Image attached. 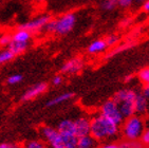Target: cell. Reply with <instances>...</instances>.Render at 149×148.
Here are the masks:
<instances>
[{
	"label": "cell",
	"mask_w": 149,
	"mask_h": 148,
	"mask_svg": "<svg viewBox=\"0 0 149 148\" xmlns=\"http://www.w3.org/2000/svg\"><path fill=\"white\" fill-rule=\"evenodd\" d=\"M90 135H92L97 142H108L118 137L120 132V125L103 117L102 114H96L90 119Z\"/></svg>",
	"instance_id": "obj_1"
},
{
	"label": "cell",
	"mask_w": 149,
	"mask_h": 148,
	"mask_svg": "<svg viewBox=\"0 0 149 148\" xmlns=\"http://www.w3.org/2000/svg\"><path fill=\"white\" fill-rule=\"evenodd\" d=\"M145 121L138 114L127 117L120 124V130L124 140L128 141H140L144 130H145Z\"/></svg>",
	"instance_id": "obj_2"
},
{
	"label": "cell",
	"mask_w": 149,
	"mask_h": 148,
	"mask_svg": "<svg viewBox=\"0 0 149 148\" xmlns=\"http://www.w3.org/2000/svg\"><path fill=\"white\" fill-rule=\"evenodd\" d=\"M76 23V15L74 13H66L58 18L51 19L45 27V31L49 34L67 35L73 30Z\"/></svg>",
	"instance_id": "obj_3"
},
{
	"label": "cell",
	"mask_w": 149,
	"mask_h": 148,
	"mask_svg": "<svg viewBox=\"0 0 149 148\" xmlns=\"http://www.w3.org/2000/svg\"><path fill=\"white\" fill-rule=\"evenodd\" d=\"M138 92L133 89H123L115 93L113 100L118 105V108L124 120L130 117L135 114L134 110V101Z\"/></svg>",
	"instance_id": "obj_4"
},
{
	"label": "cell",
	"mask_w": 149,
	"mask_h": 148,
	"mask_svg": "<svg viewBox=\"0 0 149 148\" xmlns=\"http://www.w3.org/2000/svg\"><path fill=\"white\" fill-rule=\"evenodd\" d=\"M100 114H102L103 117L111 120L112 122H114L115 124H118L120 126L124 122V117L122 115V113H120L118 105L115 103V101L113 98L106 101L102 105Z\"/></svg>",
	"instance_id": "obj_5"
},
{
	"label": "cell",
	"mask_w": 149,
	"mask_h": 148,
	"mask_svg": "<svg viewBox=\"0 0 149 148\" xmlns=\"http://www.w3.org/2000/svg\"><path fill=\"white\" fill-rule=\"evenodd\" d=\"M39 134L42 141L51 148H54L56 146L63 144L61 143V137L58 130L52 126H41L39 128Z\"/></svg>",
	"instance_id": "obj_6"
},
{
	"label": "cell",
	"mask_w": 149,
	"mask_h": 148,
	"mask_svg": "<svg viewBox=\"0 0 149 148\" xmlns=\"http://www.w3.org/2000/svg\"><path fill=\"white\" fill-rule=\"evenodd\" d=\"M51 19H52V17L50 15H48V14L41 15L39 17L34 18V19L28 21V22L22 23V24L19 26L18 28L26 30V31L31 32V33L32 32H37V31H40V30H42V29H45L46 24L49 22Z\"/></svg>",
	"instance_id": "obj_7"
},
{
	"label": "cell",
	"mask_w": 149,
	"mask_h": 148,
	"mask_svg": "<svg viewBox=\"0 0 149 148\" xmlns=\"http://www.w3.org/2000/svg\"><path fill=\"white\" fill-rule=\"evenodd\" d=\"M48 83L46 82H41V83H38L36 85L32 86L31 88H29L24 93L21 95V101L22 102H29L38 97L39 95L43 94L45 92L48 90Z\"/></svg>",
	"instance_id": "obj_8"
},
{
	"label": "cell",
	"mask_w": 149,
	"mask_h": 148,
	"mask_svg": "<svg viewBox=\"0 0 149 148\" xmlns=\"http://www.w3.org/2000/svg\"><path fill=\"white\" fill-rule=\"evenodd\" d=\"M90 125L91 121L87 117H79L76 120H74L75 126V135L77 138L85 137L90 134Z\"/></svg>",
	"instance_id": "obj_9"
},
{
	"label": "cell",
	"mask_w": 149,
	"mask_h": 148,
	"mask_svg": "<svg viewBox=\"0 0 149 148\" xmlns=\"http://www.w3.org/2000/svg\"><path fill=\"white\" fill-rule=\"evenodd\" d=\"M84 67V61L78 57L69 59L68 61L63 64L61 67V72L65 74H75L83 69Z\"/></svg>",
	"instance_id": "obj_10"
},
{
	"label": "cell",
	"mask_w": 149,
	"mask_h": 148,
	"mask_svg": "<svg viewBox=\"0 0 149 148\" xmlns=\"http://www.w3.org/2000/svg\"><path fill=\"white\" fill-rule=\"evenodd\" d=\"M148 108H149L148 100H147L146 97L144 96L142 93L136 94V97H135V101H134L135 114H138V115H143V114L147 113Z\"/></svg>",
	"instance_id": "obj_11"
},
{
	"label": "cell",
	"mask_w": 149,
	"mask_h": 148,
	"mask_svg": "<svg viewBox=\"0 0 149 148\" xmlns=\"http://www.w3.org/2000/svg\"><path fill=\"white\" fill-rule=\"evenodd\" d=\"M60 134H75V126L74 121L70 119L61 120L57 125V128Z\"/></svg>",
	"instance_id": "obj_12"
},
{
	"label": "cell",
	"mask_w": 149,
	"mask_h": 148,
	"mask_svg": "<svg viewBox=\"0 0 149 148\" xmlns=\"http://www.w3.org/2000/svg\"><path fill=\"white\" fill-rule=\"evenodd\" d=\"M100 142H97L94 138L88 134L85 137H80L77 140V146L76 148H98Z\"/></svg>",
	"instance_id": "obj_13"
},
{
	"label": "cell",
	"mask_w": 149,
	"mask_h": 148,
	"mask_svg": "<svg viewBox=\"0 0 149 148\" xmlns=\"http://www.w3.org/2000/svg\"><path fill=\"white\" fill-rule=\"evenodd\" d=\"M73 97H74V93L73 92H65V93H61L59 95H57V96L49 100L47 102L46 106L47 107H54V106L60 105L63 103H66L68 101L72 100Z\"/></svg>",
	"instance_id": "obj_14"
},
{
	"label": "cell",
	"mask_w": 149,
	"mask_h": 148,
	"mask_svg": "<svg viewBox=\"0 0 149 148\" xmlns=\"http://www.w3.org/2000/svg\"><path fill=\"white\" fill-rule=\"evenodd\" d=\"M12 35V41H17V43H29V41L32 38V33L26 30L18 28L16 31L13 32Z\"/></svg>",
	"instance_id": "obj_15"
},
{
	"label": "cell",
	"mask_w": 149,
	"mask_h": 148,
	"mask_svg": "<svg viewBox=\"0 0 149 148\" xmlns=\"http://www.w3.org/2000/svg\"><path fill=\"white\" fill-rule=\"evenodd\" d=\"M106 49L107 43L105 41V39H96L90 43L87 51H88L89 54H100V53L105 51Z\"/></svg>",
	"instance_id": "obj_16"
},
{
	"label": "cell",
	"mask_w": 149,
	"mask_h": 148,
	"mask_svg": "<svg viewBox=\"0 0 149 148\" xmlns=\"http://www.w3.org/2000/svg\"><path fill=\"white\" fill-rule=\"evenodd\" d=\"M28 48H29V43H17V41H11V43L8 46V49H9L15 56L21 55L22 53H24L28 50Z\"/></svg>",
	"instance_id": "obj_17"
},
{
	"label": "cell",
	"mask_w": 149,
	"mask_h": 148,
	"mask_svg": "<svg viewBox=\"0 0 149 148\" xmlns=\"http://www.w3.org/2000/svg\"><path fill=\"white\" fill-rule=\"evenodd\" d=\"M61 143L66 148H76L78 138L75 134H60Z\"/></svg>",
	"instance_id": "obj_18"
},
{
	"label": "cell",
	"mask_w": 149,
	"mask_h": 148,
	"mask_svg": "<svg viewBox=\"0 0 149 148\" xmlns=\"http://www.w3.org/2000/svg\"><path fill=\"white\" fill-rule=\"evenodd\" d=\"M118 143L120 148H145L141 141H128V140H122Z\"/></svg>",
	"instance_id": "obj_19"
},
{
	"label": "cell",
	"mask_w": 149,
	"mask_h": 148,
	"mask_svg": "<svg viewBox=\"0 0 149 148\" xmlns=\"http://www.w3.org/2000/svg\"><path fill=\"white\" fill-rule=\"evenodd\" d=\"M22 148H48V147H47V144L43 142L42 140L33 139L24 142Z\"/></svg>",
	"instance_id": "obj_20"
},
{
	"label": "cell",
	"mask_w": 149,
	"mask_h": 148,
	"mask_svg": "<svg viewBox=\"0 0 149 148\" xmlns=\"http://www.w3.org/2000/svg\"><path fill=\"white\" fill-rule=\"evenodd\" d=\"M14 57H15V55L13 54L8 48L3 49V50H0V65L9 63V61H11Z\"/></svg>",
	"instance_id": "obj_21"
},
{
	"label": "cell",
	"mask_w": 149,
	"mask_h": 148,
	"mask_svg": "<svg viewBox=\"0 0 149 148\" xmlns=\"http://www.w3.org/2000/svg\"><path fill=\"white\" fill-rule=\"evenodd\" d=\"M138 77L145 86L149 85V67H145L140 70L138 73Z\"/></svg>",
	"instance_id": "obj_22"
},
{
	"label": "cell",
	"mask_w": 149,
	"mask_h": 148,
	"mask_svg": "<svg viewBox=\"0 0 149 148\" xmlns=\"http://www.w3.org/2000/svg\"><path fill=\"white\" fill-rule=\"evenodd\" d=\"M23 80V76L21 74H13V75H10L8 77V80H6V84L8 85H11V86H14V85H17V84L21 83Z\"/></svg>",
	"instance_id": "obj_23"
},
{
	"label": "cell",
	"mask_w": 149,
	"mask_h": 148,
	"mask_svg": "<svg viewBox=\"0 0 149 148\" xmlns=\"http://www.w3.org/2000/svg\"><path fill=\"white\" fill-rule=\"evenodd\" d=\"M118 4V0H104L102 2V9L105 11H112Z\"/></svg>",
	"instance_id": "obj_24"
},
{
	"label": "cell",
	"mask_w": 149,
	"mask_h": 148,
	"mask_svg": "<svg viewBox=\"0 0 149 148\" xmlns=\"http://www.w3.org/2000/svg\"><path fill=\"white\" fill-rule=\"evenodd\" d=\"M12 41V35L9 33H6V34H2L0 36V47H6L9 46Z\"/></svg>",
	"instance_id": "obj_25"
},
{
	"label": "cell",
	"mask_w": 149,
	"mask_h": 148,
	"mask_svg": "<svg viewBox=\"0 0 149 148\" xmlns=\"http://www.w3.org/2000/svg\"><path fill=\"white\" fill-rule=\"evenodd\" d=\"M140 141L142 142V144L144 146H148L149 147V126L148 127H145V130H144Z\"/></svg>",
	"instance_id": "obj_26"
},
{
	"label": "cell",
	"mask_w": 149,
	"mask_h": 148,
	"mask_svg": "<svg viewBox=\"0 0 149 148\" xmlns=\"http://www.w3.org/2000/svg\"><path fill=\"white\" fill-rule=\"evenodd\" d=\"M105 41H106V43H107V47H112L118 43V37L116 36V35H109V36L106 37Z\"/></svg>",
	"instance_id": "obj_27"
},
{
	"label": "cell",
	"mask_w": 149,
	"mask_h": 148,
	"mask_svg": "<svg viewBox=\"0 0 149 148\" xmlns=\"http://www.w3.org/2000/svg\"><path fill=\"white\" fill-rule=\"evenodd\" d=\"M98 148H120V146H118V143L108 141V142H104L103 144H100Z\"/></svg>",
	"instance_id": "obj_28"
},
{
	"label": "cell",
	"mask_w": 149,
	"mask_h": 148,
	"mask_svg": "<svg viewBox=\"0 0 149 148\" xmlns=\"http://www.w3.org/2000/svg\"><path fill=\"white\" fill-rule=\"evenodd\" d=\"M0 148H21L17 143L14 142H3L0 143Z\"/></svg>",
	"instance_id": "obj_29"
},
{
	"label": "cell",
	"mask_w": 149,
	"mask_h": 148,
	"mask_svg": "<svg viewBox=\"0 0 149 148\" xmlns=\"http://www.w3.org/2000/svg\"><path fill=\"white\" fill-rule=\"evenodd\" d=\"M63 82V77L61 75H55L52 78V85L53 86H60Z\"/></svg>",
	"instance_id": "obj_30"
},
{
	"label": "cell",
	"mask_w": 149,
	"mask_h": 148,
	"mask_svg": "<svg viewBox=\"0 0 149 148\" xmlns=\"http://www.w3.org/2000/svg\"><path fill=\"white\" fill-rule=\"evenodd\" d=\"M133 2V0H118V4L122 8H128Z\"/></svg>",
	"instance_id": "obj_31"
},
{
	"label": "cell",
	"mask_w": 149,
	"mask_h": 148,
	"mask_svg": "<svg viewBox=\"0 0 149 148\" xmlns=\"http://www.w3.org/2000/svg\"><path fill=\"white\" fill-rule=\"evenodd\" d=\"M142 94H143L144 96L146 97L147 100H149V85H146V86H145V87H144L143 92H142Z\"/></svg>",
	"instance_id": "obj_32"
},
{
	"label": "cell",
	"mask_w": 149,
	"mask_h": 148,
	"mask_svg": "<svg viewBox=\"0 0 149 148\" xmlns=\"http://www.w3.org/2000/svg\"><path fill=\"white\" fill-rule=\"evenodd\" d=\"M143 10L145 12H148V13H149V0H146V1H144Z\"/></svg>",
	"instance_id": "obj_33"
},
{
	"label": "cell",
	"mask_w": 149,
	"mask_h": 148,
	"mask_svg": "<svg viewBox=\"0 0 149 148\" xmlns=\"http://www.w3.org/2000/svg\"><path fill=\"white\" fill-rule=\"evenodd\" d=\"M35 2H37V3H42V2H45L46 0H34Z\"/></svg>",
	"instance_id": "obj_34"
},
{
	"label": "cell",
	"mask_w": 149,
	"mask_h": 148,
	"mask_svg": "<svg viewBox=\"0 0 149 148\" xmlns=\"http://www.w3.org/2000/svg\"><path fill=\"white\" fill-rule=\"evenodd\" d=\"M54 148H66V147H65V146H63V144H60V145L56 146V147H54Z\"/></svg>",
	"instance_id": "obj_35"
},
{
	"label": "cell",
	"mask_w": 149,
	"mask_h": 148,
	"mask_svg": "<svg viewBox=\"0 0 149 148\" xmlns=\"http://www.w3.org/2000/svg\"><path fill=\"white\" fill-rule=\"evenodd\" d=\"M138 2H144V1H146V0H136Z\"/></svg>",
	"instance_id": "obj_36"
},
{
	"label": "cell",
	"mask_w": 149,
	"mask_h": 148,
	"mask_svg": "<svg viewBox=\"0 0 149 148\" xmlns=\"http://www.w3.org/2000/svg\"><path fill=\"white\" fill-rule=\"evenodd\" d=\"M148 111H149V108H148Z\"/></svg>",
	"instance_id": "obj_37"
}]
</instances>
